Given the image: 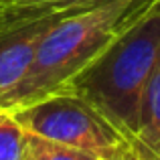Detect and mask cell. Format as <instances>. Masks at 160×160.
Instances as JSON below:
<instances>
[{"label":"cell","mask_w":160,"mask_h":160,"mask_svg":"<svg viewBox=\"0 0 160 160\" xmlns=\"http://www.w3.org/2000/svg\"><path fill=\"white\" fill-rule=\"evenodd\" d=\"M158 2L160 0H109L55 22L41 41L28 73L0 108L14 112L61 93L71 79L144 18Z\"/></svg>","instance_id":"6da1fadb"},{"label":"cell","mask_w":160,"mask_h":160,"mask_svg":"<svg viewBox=\"0 0 160 160\" xmlns=\"http://www.w3.org/2000/svg\"><path fill=\"white\" fill-rule=\"evenodd\" d=\"M160 67V2L126 31L63 91L89 102L116 128L134 140L138 108Z\"/></svg>","instance_id":"7a4b0ae2"},{"label":"cell","mask_w":160,"mask_h":160,"mask_svg":"<svg viewBox=\"0 0 160 160\" xmlns=\"http://www.w3.org/2000/svg\"><path fill=\"white\" fill-rule=\"evenodd\" d=\"M12 113L27 132L102 160H113L132 150V142L120 128L89 102L69 91L49 95Z\"/></svg>","instance_id":"3957f363"},{"label":"cell","mask_w":160,"mask_h":160,"mask_svg":"<svg viewBox=\"0 0 160 160\" xmlns=\"http://www.w3.org/2000/svg\"><path fill=\"white\" fill-rule=\"evenodd\" d=\"M59 16L0 31V103L16 89L35 61L37 49Z\"/></svg>","instance_id":"277c9868"},{"label":"cell","mask_w":160,"mask_h":160,"mask_svg":"<svg viewBox=\"0 0 160 160\" xmlns=\"http://www.w3.org/2000/svg\"><path fill=\"white\" fill-rule=\"evenodd\" d=\"M106 2L109 0H0V31L51 16L67 18Z\"/></svg>","instance_id":"5b68a950"},{"label":"cell","mask_w":160,"mask_h":160,"mask_svg":"<svg viewBox=\"0 0 160 160\" xmlns=\"http://www.w3.org/2000/svg\"><path fill=\"white\" fill-rule=\"evenodd\" d=\"M132 148L140 160H160V67L142 95Z\"/></svg>","instance_id":"8992f818"},{"label":"cell","mask_w":160,"mask_h":160,"mask_svg":"<svg viewBox=\"0 0 160 160\" xmlns=\"http://www.w3.org/2000/svg\"><path fill=\"white\" fill-rule=\"evenodd\" d=\"M24 160H102L98 156L83 150L71 148L65 144L45 140L37 134L27 132V150H24Z\"/></svg>","instance_id":"52a82bcc"},{"label":"cell","mask_w":160,"mask_h":160,"mask_svg":"<svg viewBox=\"0 0 160 160\" xmlns=\"http://www.w3.org/2000/svg\"><path fill=\"white\" fill-rule=\"evenodd\" d=\"M27 130L10 109L0 108V160H24Z\"/></svg>","instance_id":"ba28073f"},{"label":"cell","mask_w":160,"mask_h":160,"mask_svg":"<svg viewBox=\"0 0 160 160\" xmlns=\"http://www.w3.org/2000/svg\"><path fill=\"white\" fill-rule=\"evenodd\" d=\"M113 160H140V158H138V154L134 152V148H132L130 152L122 154V156H118V158H113Z\"/></svg>","instance_id":"9c48e42d"}]
</instances>
